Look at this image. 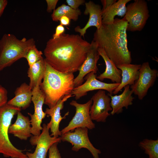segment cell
Masks as SVG:
<instances>
[{
	"mask_svg": "<svg viewBox=\"0 0 158 158\" xmlns=\"http://www.w3.org/2000/svg\"><path fill=\"white\" fill-rule=\"evenodd\" d=\"M90 43L78 35L63 33L47 42L44 50L46 62L62 73L78 71L85 60Z\"/></svg>",
	"mask_w": 158,
	"mask_h": 158,
	"instance_id": "1",
	"label": "cell"
},
{
	"mask_svg": "<svg viewBox=\"0 0 158 158\" xmlns=\"http://www.w3.org/2000/svg\"><path fill=\"white\" fill-rule=\"evenodd\" d=\"M127 25L123 18H116L111 24H102L94 35L93 40L98 47L103 49L116 66L132 61L131 52L128 47Z\"/></svg>",
	"mask_w": 158,
	"mask_h": 158,
	"instance_id": "2",
	"label": "cell"
},
{
	"mask_svg": "<svg viewBox=\"0 0 158 158\" xmlns=\"http://www.w3.org/2000/svg\"><path fill=\"white\" fill-rule=\"evenodd\" d=\"M74 79L73 73L60 72L46 62L44 76L40 86L44 96V104L51 108L65 96L71 94L75 87Z\"/></svg>",
	"mask_w": 158,
	"mask_h": 158,
	"instance_id": "3",
	"label": "cell"
},
{
	"mask_svg": "<svg viewBox=\"0 0 158 158\" xmlns=\"http://www.w3.org/2000/svg\"><path fill=\"white\" fill-rule=\"evenodd\" d=\"M35 45L33 38L20 40L12 34H4L0 40V71L25 58L28 50Z\"/></svg>",
	"mask_w": 158,
	"mask_h": 158,
	"instance_id": "4",
	"label": "cell"
},
{
	"mask_svg": "<svg viewBox=\"0 0 158 158\" xmlns=\"http://www.w3.org/2000/svg\"><path fill=\"white\" fill-rule=\"evenodd\" d=\"M21 109L7 103L0 108V154L5 157L28 158L23 150L13 145L8 136V129L12 120Z\"/></svg>",
	"mask_w": 158,
	"mask_h": 158,
	"instance_id": "5",
	"label": "cell"
},
{
	"mask_svg": "<svg viewBox=\"0 0 158 158\" xmlns=\"http://www.w3.org/2000/svg\"><path fill=\"white\" fill-rule=\"evenodd\" d=\"M126 8L123 18L128 23L127 31L141 30L150 16L147 2L144 0H135L128 4Z\"/></svg>",
	"mask_w": 158,
	"mask_h": 158,
	"instance_id": "6",
	"label": "cell"
},
{
	"mask_svg": "<svg viewBox=\"0 0 158 158\" xmlns=\"http://www.w3.org/2000/svg\"><path fill=\"white\" fill-rule=\"evenodd\" d=\"M92 103L91 99L83 104L78 103L75 100L70 102V104L75 108V113L68 125L61 131V135L68 131H73L78 128L85 127L90 130L95 128L90 112Z\"/></svg>",
	"mask_w": 158,
	"mask_h": 158,
	"instance_id": "7",
	"label": "cell"
},
{
	"mask_svg": "<svg viewBox=\"0 0 158 158\" xmlns=\"http://www.w3.org/2000/svg\"><path fill=\"white\" fill-rule=\"evenodd\" d=\"M88 129L85 127H80L75 129L74 131L67 132L61 135V141L71 143L73 146L72 150L73 151L78 152L81 148H86L94 158H99L101 151L95 147L90 142L88 136Z\"/></svg>",
	"mask_w": 158,
	"mask_h": 158,
	"instance_id": "8",
	"label": "cell"
},
{
	"mask_svg": "<svg viewBox=\"0 0 158 158\" xmlns=\"http://www.w3.org/2000/svg\"><path fill=\"white\" fill-rule=\"evenodd\" d=\"M158 75V71L152 69L148 62L141 65L137 79L130 88L133 93L141 100L147 95L149 89L152 87Z\"/></svg>",
	"mask_w": 158,
	"mask_h": 158,
	"instance_id": "9",
	"label": "cell"
},
{
	"mask_svg": "<svg viewBox=\"0 0 158 158\" xmlns=\"http://www.w3.org/2000/svg\"><path fill=\"white\" fill-rule=\"evenodd\" d=\"M42 128L39 136H33L30 140L31 145H36V147L34 152H26L28 158H46L47 152L51 146L55 143L61 141L60 137L55 138L50 135L49 128L47 125L43 124Z\"/></svg>",
	"mask_w": 158,
	"mask_h": 158,
	"instance_id": "10",
	"label": "cell"
},
{
	"mask_svg": "<svg viewBox=\"0 0 158 158\" xmlns=\"http://www.w3.org/2000/svg\"><path fill=\"white\" fill-rule=\"evenodd\" d=\"M97 75L93 72L88 74L85 79L86 81L81 85L74 87L71 94L76 100L87 95L88 92L95 90H103L112 95L120 83H107L97 79Z\"/></svg>",
	"mask_w": 158,
	"mask_h": 158,
	"instance_id": "11",
	"label": "cell"
},
{
	"mask_svg": "<svg viewBox=\"0 0 158 158\" xmlns=\"http://www.w3.org/2000/svg\"><path fill=\"white\" fill-rule=\"evenodd\" d=\"M92 103L90 109V114L92 121L105 122L110 115L109 112L111 111V99L103 90H99L91 98Z\"/></svg>",
	"mask_w": 158,
	"mask_h": 158,
	"instance_id": "12",
	"label": "cell"
},
{
	"mask_svg": "<svg viewBox=\"0 0 158 158\" xmlns=\"http://www.w3.org/2000/svg\"><path fill=\"white\" fill-rule=\"evenodd\" d=\"M32 90L31 101L34 106V113L33 114L28 113V114L30 117L31 133L34 136H38L40 134L43 129L41 126L42 120L47 115L42 109L45 97L40 87L35 88Z\"/></svg>",
	"mask_w": 158,
	"mask_h": 158,
	"instance_id": "13",
	"label": "cell"
},
{
	"mask_svg": "<svg viewBox=\"0 0 158 158\" xmlns=\"http://www.w3.org/2000/svg\"><path fill=\"white\" fill-rule=\"evenodd\" d=\"M98 47L95 42L92 40L87 52L86 58L79 70V73L74 79L75 87L82 85L84 77L88 74L93 72L96 74L98 71L97 66L99 58L98 51Z\"/></svg>",
	"mask_w": 158,
	"mask_h": 158,
	"instance_id": "14",
	"label": "cell"
},
{
	"mask_svg": "<svg viewBox=\"0 0 158 158\" xmlns=\"http://www.w3.org/2000/svg\"><path fill=\"white\" fill-rule=\"evenodd\" d=\"M72 97L73 96L71 94L66 96L59 100L54 107L46 109L45 112L47 116L51 117V120L47 124V126L50 130L51 136L58 138L59 136H61V132L59 130L60 123L62 120L66 118L69 112H67L62 117L61 111L63 108L64 103Z\"/></svg>",
	"mask_w": 158,
	"mask_h": 158,
	"instance_id": "15",
	"label": "cell"
},
{
	"mask_svg": "<svg viewBox=\"0 0 158 158\" xmlns=\"http://www.w3.org/2000/svg\"><path fill=\"white\" fill-rule=\"evenodd\" d=\"M85 10L84 14L85 15H89L88 20L83 28L79 26L76 27L75 31L79 33L80 36L84 37L88 28L92 26L96 27L97 29H99L102 25V9L99 5L96 4L91 1L85 3Z\"/></svg>",
	"mask_w": 158,
	"mask_h": 158,
	"instance_id": "16",
	"label": "cell"
},
{
	"mask_svg": "<svg viewBox=\"0 0 158 158\" xmlns=\"http://www.w3.org/2000/svg\"><path fill=\"white\" fill-rule=\"evenodd\" d=\"M141 64H124L116 66L121 72V78L118 87L113 92V94H117L127 85H131L138 78Z\"/></svg>",
	"mask_w": 158,
	"mask_h": 158,
	"instance_id": "17",
	"label": "cell"
},
{
	"mask_svg": "<svg viewBox=\"0 0 158 158\" xmlns=\"http://www.w3.org/2000/svg\"><path fill=\"white\" fill-rule=\"evenodd\" d=\"M17 114L16 121L9 127L8 134L13 135L20 140H26L32 136L30 120L28 117L24 116L20 111L18 112Z\"/></svg>",
	"mask_w": 158,
	"mask_h": 158,
	"instance_id": "18",
	"label": "cell"
},
{
	"mask_svg": "<svg viewBox=\"0 0 158 158\" xmlns=\"http://www.w3.org/2000/svg\"><path fill=\"white\" fill-rule=\"evenodd\" d=\"M123 92L118 95L112 96L109 94L110 104L112 110L110 114L114 115L121 113L123 108L127 109L129 106L133 104L134 98L132 96L133 92L130 88V85H127L124 87Z\"/></svg>",
	"mask_w": 158,
	"mask_h": 158,
	"instance_id": "19",
	"label": "cell"
},
{
	"mask_svg": "<svg viewBox=\"0 0 158 158\" xmlns=\"http://www.w3.org/2000/svg\"><path fill=\"white\" fill-rule=\"evenodd\" d=\"M15 97L8 101L7 104L25 110L28 107L32 102V90L29 85L25 83L17 87L15 92Z\"/></svg>",
	"mask_w": 158,
	"mask_h": 158,
	"instance_id": "20",
	"label": "cell"
},
{
	"mask_svg": "<svg viewBox=\"0 0 158 158\" xmlns=\"http://www.w3.org/2000/svg\"><path fill=\"white\" fill-rule=\"evenodd\" d=\"M98 51L104 61L106 69L103 73L97 76V79L101 81L104 79H109L113 83H120L121 78V71L107 56L103 49L98 48Z\"/></svg>",
	"mask_w": 158,
	"mask_h": 158,
	"instance_id": "21",
	"label": "cell"
},
{
	"mask_svg": "<svg viewBox=\"0 0 158 158\" xmlns=\"http://www.w3.org/2000/svg\"><path fill=\"white\" fill-rule=\"evenodd\" d=\"M130 0H119L106 9L102 11V24H111L116 16H124L127 11L126 5Z\"/></svg>",
	"mask_w": 158,
	"mask_h": 158,
	"instance_id": "22",
	"label": "cell"
},
{
	"mask_svg": "<svg viewBox=\"0 0 158 158\" xmlns=\"http://www.w3.org/2000/svg\"><path fill=\"white\" fill-rule=\"evenodd\" d=\"M46 61L43 58L29 66L27 73L30 79L29 85L32 90L40 87L44 78L46 67Z\"/></svg>",
	"mask_w": 158,
	"mask_h": 158,
	"instance_id": "23",
	"label": "cell"
},
{
	"mask_svg": "<svg viewBox=\"0 0 158 158\" xmlns=\"http://www.w3.org/2000/svg\"><path fill=\"white\" fill-rule=\"evenodd\" d=\"M81 14V11L79 8L75 10L68 5L63 4L53 11L51 17L52 20L54 21H59L63 16H66L70 20L76 21Z\"/></svg>",
	"mask_w": 158,
	"mask_h": 158,
	"instance_id": "24",
	"label": "cell"
},
{
	"mask_svg": "<svg viewBox=\"0 0 158 158\" xmlns=\"http://www.w3.org/2000/svg\"><path fill=\"white\" fill-rule=\"evenodd\" d=\"M139 146L148 156L149 158H158V139L145 138L140 142Z\"/></svg>",
	"mask_w": 158,
	"mask_h": 158,
	"instance_id": "25",
	"label": "cell"
},
{
	"mask_svg": "<svg viewBox=\"0 0 158 158\" xmlns=\"http://www.w3.org/2000/svg\"><path fill=\"white\" fill-rule=\"evenodd\" d=\"M42 54V52L38 50L35 45L28 50L25 58L30 66L43 58Z\"/></svg>",
	"mask_w": 158,
	"mask_h": 158,
	"instance_id": "26",
	"label": "cell"
},
{
	"mask_svg": "<svg viewBox=\"0 0 158 158\" xmlns=\"http://www.w3.org/2000/svg\"><path fill=\"white\" fill-rule=\"evenodd\" d=\"M58 143H54L49 148L48 151L49 158H61L57 147Z\"/></svg>",
	"mask_w": 158,
	"mask_h": 158,
	"instance_id": "27",
	"label": "cell"
},
{
	"mask_svg": "<svg viewBox=\"0 0 158 158\" xmlns=\"http://www.w3.org/2000/svg\"><path fill=\"white\" fill-rule=\"evenodd\" d=\"M66 1L70 6L73 9L76 10L78 9L79 7L85 2L84 0H66Z\"/></svg>",
	"mask_w": 158,
	"mask_h": 158,
	"instance_id": "28",
	"label": "cell"
},
{
	"mask_svg": "<svg viewBox=\"0 0 158 158\" xmlns=\"http://www.w3.org/2000/svg\"><path fill=\"white\" fill-rule=\"evenodd\" d=\"M47 4V11L48 13H51L55 9L58 0H46Z\"/></svg>",
	"mask_w": 158,
	"mask_h": 158,
	"instance_id": "29",
	"label": "cell"
},
{
	"mask_svg": "<svg viewBox=\"0 0 158 158\" xmlns=\"http://www.w3.org/2000/svg\"><path fill=\"white\" fill-rule=\"evenodd\" d=\"M65 28L64 26L60 24L56 28L55 32L53 35L52 38L54 39L59 38L60 36L64 33Z\"/></svg>",
	"mask_w": 158,
	"mask_h": 158,
	"instance_id": "30",
	"label": "cell"
},
{
	"mask_svg": "<svg viewBox=\"0 0 158 158\" xmlns=\"http://www.w3.org/2000/svg\"><path fill=\"white\" fill-rule=\"evenodd\" d=\"M116 1V0H101V1L103 6L102 11H104L106 9L115 3Z\"/></svg>",
	"mask_w": 158,
	"mask_h": 158,
	"instance_id": "31",
	"label": "cell"
},
{
	"mask_svg": "<svg viewBox=\"0 0 158 158\" xmlns=\"http://www.w3.org/2000/svg\"><path fill=\"white\" fill-rule=\"evenodd\" d=\"M71 20L66 16L61 17L60 20V24L64 26H67L70 25Z\"/></svg>",
	"mask_w": 158,
	"mask_h": 158,
	"instance_id": "32",
	"label": "cell"
},
{
	"mask_svg": "<svg viewBox=\"0 0 158 158\" xmlns=\"http://www.w3.org/2000/svg\"><path fill=\"white\" fill-rule=\"evenodd\" d=\"M8 2L7 0H0V18L3 14Z\"/></svg>",
	"mask_w": 158,
	"mask_h": 158,
	"instance_id": "33",
	"label": "cell"
},
{
	"mask_svg": "<svg viewBox=\"0 0 158 158\" xmlns=\"http://www.w3.org/2000/svg\"><path fill=\"white\" fill-rule=\"evenodd\" d=\"M7 101V94L0 96V108L6 104L8 102Z\"/></svg>",
	"mask_w": 158,
	"mask_h": 158,
	"instance_id": "34",
	"label": "cell"
},
{
	"mask_svg": "<svg viewBox=\"0 0 158 158\" xmlns=\"http://www.w3.org/2000/svg\"><path fill=\"white\" fill-rule=\"evenodd\" d=\"M7 90L2 85H0V96L7 94Z\"/></svg>",
	"mask_w": 158,
	"mask_h": 158,
	"instance_id": "35",
	"label": "cell"
},
{
	"mask_svg": "<svg viewBox=\"0 0 158 158\" xmlns=\"http://www.w3.org/2000/svg\"></svg>",
	"mask_w": 158,
	"mask_h": 158,
	"instance_id": "36",
	"label": "cell"
}]
</instances>
